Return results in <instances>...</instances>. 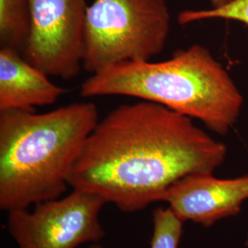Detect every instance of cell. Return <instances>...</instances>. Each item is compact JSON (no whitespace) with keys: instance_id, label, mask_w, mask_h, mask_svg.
<instances>
[{"instance_id":"8fae6325","label":"cell","mask_w":248,"mask_h":248,"mask_svg":"<svg viewBox=\"0 0 248 248\" xmlns=\"http://www.w3.org/2000/svg\"><path fill=\"white\" fill-rule=\"evenodd\" d=\"M213 18L235 20L248 26V0H232L217 9L184 10L177 15V22L180 25H187Z\"/></svg>"},{"instance_id":"5bb4252c","label":"cell","mask_w":248,"mask_h":248,"mask_svg":"<svg viewBox=\"0 0 248 248\" xmlns=\"http://www.w3.org/2000/svg\"><path fill=\"white\" fill-rule=\"evenodd\" d=\"M247 247L248 248V238H247Z\"/></svg>"},{"instance_id":"30bf717a","label":"cell","mask_w":248,"mask_h":248,"mask_svg":"<svg viewBox=\"0 0 248 248\" xmlns=\"http://www.w3.org/2000/svg\"><path fill=\"white\" fill-rule=\"evenodd\" d=\"M153 233L150 248H178L183 223L169 207H158L152 213Z\"/></svg>"},{"instance_id":"9c48e42d","label":"cell","mask_w":248,"mask_h":248,"mask_svg":"<svg viewBox=\"0 0 248 248\" xmlns=\"http://www.w3.org/2000/svg\"><path fill=\"white\" fill-rule=\"evenodd\" d=\"M30 28V0H0V47L23 53Z\"/></svg>"},{"instance_id":"52a82bcc","label":"cell","mask_w":248,"mask_h":248,"mask_svg":"<svg viewBox=\"0 0 248 248\" xmlns=\"http://www.w3.org/2000/svg\"><path fill=\"white\" fill-rule=\"evenodd\" d=\"M248 200V175L217 178L213 174H193L169 186L161 202L183 222L205 228L224 218L237 215Z\"/></svg>"},{"instance_id":"277c9868","label":"cell","mask_w":248,"mask_h":248,"mask_svg":"<svg viewBox=\"0 0 248 248\" xmlns=\"http://www.w3.org/2000/svg\"><path fill=\"white\" fill-rule=\"evenodd\" d=\"M166 0H94L87 12L83 69L95 74L126 61H151L170 31Z\"/></svg>"},{"instance_id":"6da1fadb","label":"cell","mask_w":248,"mask_h":248,"mask_svg":"<svg viewBox=\"0 0 248 248\" xmlns=\"http://www.w3.org/2000/svg\"><path fill=\"white\" fill-rule=\"evenodd\" d=\"M227 147L192 119L159 104H122L98 121L68 179L72 189L101 197L123 213L161 202L169 186L193 174H213Z\"/></svg>"},{"instance_id":"5b68a950","label":"cell","mask_w":248,"mask_h":248,"mask_svg":"<svg viewBox=\"0 0 248 248\" xmlns=\"http://www.w3.org/2000/svg\"><path fill=\"white\" fill-rule=\"evenodd\" d=\"M107 204L99 196L72 189L65 197L8 213L7 228L18 248H77L98 244L106 235L99 214Z\"/></svg>"},{"instance_id":"7c38bea8","label":"cell","mask_w":248,"mask_h":248,"mask_svg":"<svg viewBox=\"0 0 248 248\" xmlns=\"http://www.w3.org/2000/svg\"><path fill=\"white\" fill-rule=\"evenodd\" d=\"M232 0H210L211 4H212V8L213 9H217V8H221L227 4H229Z\"/></svg>"},{"instance_id":"ba28073f","label":"cell","mask_w":248,"mask_h":248,"mask_svg":"<svg viewBox=\"0 0 248 248\" xmlns=\"http://www.w3.org/2000/svg\"><path fill=\"white\" fill-rule=\"evenodd\" d=\"M65 92L22 53L0 47V111L53 105Z\"/></svg>"},{"instance_id":"3957f363","label":"cell","mask_w":248,"mask_h":248,"mask_svg":"<svg viewBox=\"0 0 248 248\" xmlns=\"http://www.w3.org/2000/svg\"><path fill=\"white\" fill-rule=\"evenodd\" d=\"M80 96L150 101L198 120L222 136L236 124L244 106L229 72L201 45L177 50L165 61H126L91 74L81 85Z\"/></svg>"},{"instance_id":"7a4b0ae2","label":"cell","mask_w":248,"mask_h":248,"mask_svg":"<svg viewBox=\"0 0 248 248\" xmlns=\"http://www.w3.org/2000/svg\"><path fill=\"white\" fill-rule=\"evenodd\" d=\"M98 121V108L89 101L44 113L0 111V209H29L62 197Z\"/></svg>"},{"instance_id":"8992f818","label":"cell","mask_w":248,"mask_h":248,"mask_svg":"<svg viewBox=\"0 0 248 248\" xmlns=\"http://www.w3.org/2000/svg\"><path fill=\"white\" fill-rule=\"evenodd\" d=\"M23 56L49 77L73 79L83 68L87 0H30Z\"/></svg>"},{"instance_id":"4fadbf2b","label":"cell","mask_w":248,"mask_h":248,"mask_svg":"<svg viewBox=\"0 0 248 248\" xmlns=\"http://www.w3.org/2000/svg\"><path fill=\"white\" fill-rule=\"evenodd\" d=\"M87 248H104L101 245H99V244H91L89 247H88Z\"/></svg>"}]
</instances>
